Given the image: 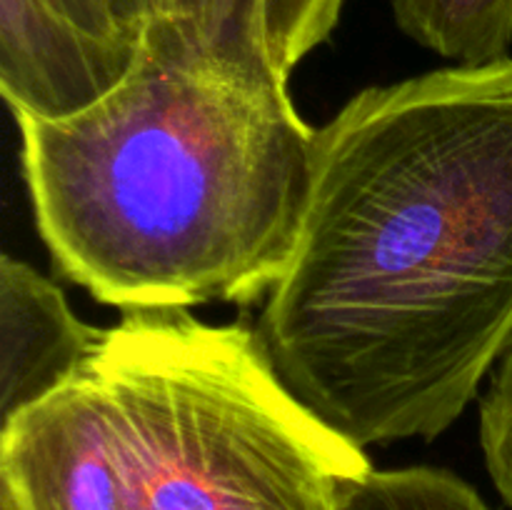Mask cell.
Masks as SVG:
<instances>
[{"mask_svg": "<svg viewBox=\"0 0 512 510\" xmlns=\"http://www.w3.org/2000/svg\"><path fill=\"white\" fill-rule=\"evenodd\" d=\"M13 118L40 238L100 303H250L288 270L318 138L288 83L198 58L158 18L93 108Z\"/></svg>", "mask_w": 512, "mask_h": 510, "instance_id": "cell-2", "label": "cell"}, {"mask_svg": "<svg viewBox=\"0 0 512 510\" xmlns=\"http://www.w3.org/2000/svg\"><path fill=\"white\" fill-rule=\"evenodd\" d=\"M338 510H490L473 485L450 470H370L343 485Z\"/></svg>", "mask_w": 512, "mask_h": 510, "instance_id": "cell-9", "label": "cell"}, {"mask_svg": "<svg viewBox=\"0 0 512 510\" xmlns=\"http://www.w3.org/2000/svg\"><path fill=\"white\" fill-rule=\"evenodd\" d=\"M343 0H268V38L273 65L285 80L295 65L330 38Z\"/></svg>", "mask_w": 512, "mask_h": 510, "instance_id": "cell-10", "label": "cell"}, {"mask_svg": "<svg viewBox=\"0 0 512 510\" xmlns=\"http://www.w3.org/2000/svg\"><path fill=\"white\" fill-rule=\"evenodd\" d=\"M160 20L198 58L235 73L288 83L270 55L268 0H165Z\"/></svg>", "mask_w": 512, "mask_h": 510, "instance_id": "cell-7", "label": "cell"}, {"mask_svg": "<svg viewBox=\"0 0 512 510\" xmlns=\"http://www.w3.org/2000/svg\"><path fill=\"white\" fill-rule=\"evenodd\" d=\"M480 445L495 488L512 508V340L480 403Z\"/></svg>", "mask_w": 512, "mask_h": 510, "instance_id": "cell-11", "label": "cell"}, {"mask_svg": "<svg viewBox=\"0 0 512 510\" xmlns=\"http://www.w3.org/2000/svg\"><path fill=\"white\" fill-rule=\"evenodd\" d=\"M93 370L128 510H338L365 448L285 385L258 333L188 308L128 310Z\"/></svg>", "mask_w": 512, "mask_h": 510, "instance_id": "cell-3", "label": "cell"}, {"mask_svg": "<svg viewBox=\"0 0 512 510\" xmlns=\"http://www.w3.org/2000/svg\"><path fill=\"white\" fill-rule=\"evenodd\" d=\"M258 338L360 448L465 413L512 340V58L368 88L318 130Z\"/></svg>", "mask_w": 512, "mask_h": 510, "instance_id": "cell-1", "label": "cell"}, {"mask_svg": "<svg viewBox=\"0 0 512 510\" xmlns=\"http://www.w3.org/2000/svg\"><path fill=\"white\" fill-rule=\"evenodd\" d=\"M393 13L408 38L458 65L510 58L512 0H393Z\"/></svg>", "mask_w": 512, "mask_h": 510, "instance_id": "cell-8", "label": "cell"}, {"mask_svg": "<svg viewBox=\"0 0 512 510\" xmlns=\"http://www.w3.org/2000/svg\"><path fill=\"white\" fill-rule=\"evenodd\" d=\"M118 10L130 33L140 38L148 23L165 15V0H118Z\"/></svg>", "mask_w": 512, "mask_h": 510, "instance_id": "cell-13", "label": "cell"}, {"mask_svg": "<svg viewBox=\"0 0 512 510\" xmlns=\"http://www.w3.org/2000/svg\"><path fill=\"white\" fill-rule=\"evenodd\" d=\"M105 333L83 323L33 265L0 255V428L73 380Z\"/></svg>", "mask_w": 512, "mask_h": 510, "instance_id": "cell-6", "label": "cell"}, {"mask_svg": "<svg viewBox=\"0 0 512 510\" xmlns=\"http://www.w3.org/2000/svg\"><path fill=\"white\" fill-rule=\"evenodd\" d=\"M0 485L20 510H128L113 418L93 360L0 428Z\"/></svg>", "mask_w": 512, "mask_h": 510, "instance_id": "cell-4", "label": "cell"}, {"mask_svg": "<svg viewBox=\"0 0 512 510\" xmlns=\"http://www.w3.org/2000/svg\"><path fill=\"white\" fill-rule=\"evenodd\" d=\"M0 510H20L15 498L10 495V490L3 488V485H0Z\"/></svg>", "mask_w": 512, "mask_h": 510, "instance_id": "cell-14", "label": "cell"}, {"mask_svg": "<svg viewBox=\"0 0 512 510\" xmlns=\"http://www.w3.org/2000/svg\"><path fill=\"white\" fill-rule=\"evenodd\" d=\"M138 45L95 38L40 0H0V93L13 113L70 118L128 78Z\"/></svg>", "mask_w": 512, "mask_h": 510, "instance_id": "cell-5", "label": "cell"}, {"mask_svg": "<svg viewBox=\"0 0 512 510\" xmlns=\"http://www.w3.org/2000/svg\"><path fill=\"white\" fill-rule=\"evenodd\" d=\"M40 3L95 38L113 40V43H140L138 35L130 33L125 25L118 0H40Z\"/></svg>", "mask_w": 512, "mask_h": 510, "instance_id": "cell-12", "label": "cell"}]
</instances>
